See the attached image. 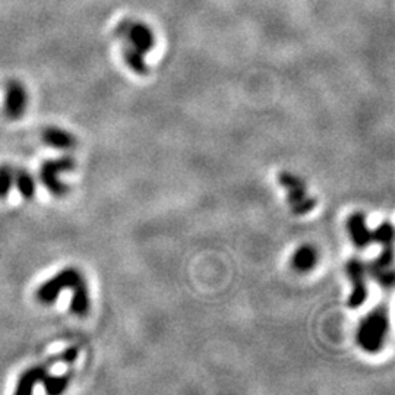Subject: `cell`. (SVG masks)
Segmentation results:
<instances>
[{
    "label": "cell",
    "instance_id": "cell-13",
    "mask_svg": "<svg viewBox=\"0 0 395 395\" xmlns=\"http://www.w3.org/2000/svg\"><path fill=\"white\" fill-rule=\"evenodd\" d=\"M70 379H72L70 372L61 375V376H54V375L47 374L41 379L40 384L44 387V391L49 395H57V394H62L68 388Z\"/></svg>",
    "mask_w": 395,
    "mask_h": 395
},
{
    "label": "cell",
    "instance_id": "cell-4",
    "mask_svg": "<svg viewBox=\"0 0 395 395\" xmlns=\"http://www.w3.org/2000/svg\"><path fill=\"white\" fill-rule=\"evenodd\" d=\"M278 182L287 190V202L294 215H306L314 211L316 199L307 196L303 181L289 172H281L278 174Z\"/></svg>",
    "mask_w": 395,
    "mask_h": 395
},
{
    "label": "cell",
    "instance_id": "cell-8",
    "mask_svg": "<svg viewBox=\"0 0 395 395\" xmlns=\"http://www.w3.org/2000/svg\"><path fill=\"white\" fill-rule=\"evenodd\" d=\"M347 232L350 234L352 242L357 249H366L374 242L372 232L369 230L365 215L356 212L347 220Z\"/></svg>",
    "mask_w": 395,
    "mask_h": 395
},
{
    "label": "cell",
    "instance_id": "cell-3",
    "mask_svg": "<svg viewBox=\"0 0 395 395\" xmlns=\"http://www.w3.org/2000/svg\"><path fill=\"white\" fill-rule=\"evenodd\" d=\"M75 165V160L68 155L47 160L40 167V181L53 196L63 198L69 194V188L62 181H59V173L74 170Z\"/></svg>",
    "mask_w": 395,
    "mask_h": 395
},
{
    "label": "cell",
    "instance_id": "cell-9",
    "mask_svg": "<svg viewBox=\"0 0 395 395\" xmlns=\"http://www.w3.org/2000/svg\"><path fill=\"white\" fill-rule=\"evenodd\" d=\"M43 141L56 150H72L77 145V138L63 129L49 126L43 130Z\"/></svg>",
    "mask_w": 395,
    "mask_h": 395
},
{
    "label": "cell",
    "instance_id": "cell-7",
    "mask_svg": "<svg viewBox=\"0 0 395 395\" xmlns=\"http://www.w3.org/2000/svg\"><path fill=\"white\" fill-rule=\"evenodd\" d=\"M28 105V95L26 87L19 81H10L5 92V114L10 121H18L23 116Z\"/></svg>",
    "mask_w": 395,
    "mask_h": 395
},
{
    "label": "cell",
    "instance_id": "cell-2",
    "mask_svg": "<svg viewBox=\"0 0 395 395\" xmlns=\"http://www.w3.org/2000/svg\"><path fill=\"white\" fill-rule=\"evenodd\" d=\"M389 330L388 314L384 307H378L367 314L358 324L356 332V341L361 349L369 354H375L382 350Z\"/></svg>",
    "mask_w": 395,
    "mask_h": 395
},
{
    "label": "cell",
    "instance_id": "cell-11",
    "mask_svg": "<svg viewBox=\"0 0 395 395\" xmlns=\"http://www.w3.org/2000/svg\"><path fill=\"white\" fill-rule=\"evenodd\" d=\"M316 262H318V252L316 249L310 245H303L298 247L292 258L293 268L297 272L312 271L316 265Z\"/></svg>",
    "mask_w": 395,
    "mask_h": 395
},
{
    "label": "cell",
    "instance_id": "cell-12",
    "mask_svg": "<svg viewBox=\"0 0 395 395\" xmlns=\"http://www.w3.org/2000/svg\"><path fill=\"white\" fill-rule=\"evenodd\" d=\"M14 182L17 185V189H18V192L21 194V196L26 199V201H31L34 199V195H35V190H37V188H35V181H34V177L27 172V170H18L14 176Z\"/></svg>",
    "mask_w": 395,
    "mask_h": 395
},
{
    "label": "cell",
    "instance_id": "cell-14",
    "mask_svg": "<svg viewBox=\"0 0 395 395\" xmlns=\"http://www.w3.org/2000/svg\"><path fill=\"white\" fill-rule=\"evenodd\" d=\"M14 170L8 164L0 165V199H5L14 186Z\"/></svg>",
    "mask_w": 395,
    "mask_h": 395
},
{
    "label": "cell",
    "instance_id": "cell-6",
    "mask_svg": "<svg viewBox=\"0 0 395 395\" xmlns=\"http://www.w3.org/2000/svg\"><path fill=\"white\" fill-rule=\"evenodd\" d=\"M345 274L353 284V292L347 298V306L352 309L361 307L367 298L366 265L358 258H352L345 263Z\"/></svg>",
    "mask_w": 395,
    "mask_h": 395
},
{
    "label": "cell",
    "instance_id": "cell-10",
    "mask_svg": "<svg viewBox=\"0 0 395 395\" xmlns=\"http://www.w3.org/2000/svg\"><path fill=\"white\" fill-rule=\"evenodd\" d=\"M72 302H70V312L77 316H87L90 312V294L85 280L82 277L72 287Z\"/></svg>",
    "mask_w": 395,
    "mask_h": 395
},
{
    "label": "cell",
    "instance_id": "cell-1",
    "mask_svg": "<svg viewBox=\"0 0 395 395\" xmlns=\"http://www.w3.org/2000/svg\"><path fill=\"white\" fill-rule=\"evenodd\" d=\"M117 34L128 41L129 47L125 50V61L129 68L138 75H145L148 68L143 61V53L150 52L154 47L152 32L142 23L123 22L117 30Z\"/></svg>",
    "mask_w": 395,
    "mask_h": 395
},
{
    "label": "cell",
    "instance_id": "cell-15",
    "mask_svg": "<svg viewBox=\"0 0 395 395\" xmlns=\"http://www.w3.org/2000/svg\"><path fill=\"white\" fill-rule=\"evenodd\" d=\"M372 236H374V242H378L382 246L392 245V242H394V227L388 221L382 223L375 232H372Z\"/></svg>",
    "mask_w": 395,
    "mask_h": 395
},
{
    "label": "cell",
    "instance_id": "cell-5",
    "mask_svg": "<svg viewBox=\"0 0 395 395\" xmlns=\"http://www.w3.org/2000/svg\"><path fill=\"white\" fill-rule=\"evenodd\" d=\"M82 277L81 272L77 268H65L61 272H57L54 277L43 283L37 290V301L43 305H52L56 302V298L61 296L63 290L72 289L74 284Z\"/></svg>",
    "mask_w": 395,
    "mask_h": 395
}]
</instances>
